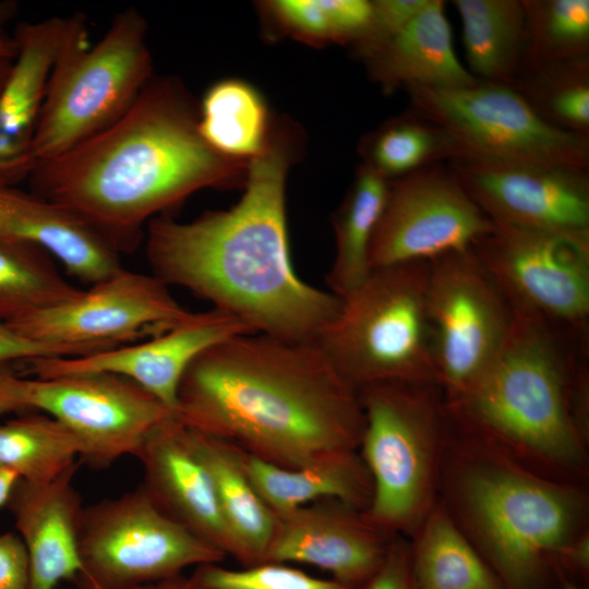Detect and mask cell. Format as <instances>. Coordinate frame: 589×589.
I'll list each match as a JSON object with an SVG mask.
<instances>
[{
  "label": "cell",
  "instance_id": "27",
  "mask_svg": "<svg viewBox=\"0 0 589 589\" xmlns=\"http://www.w3.org/2000/svg\"><path fill=\"white\" fill-rule=\"evenodd\" d=\"M411 537L409 557L418 589H504L440 500Z\"/></svg>",
  "mask_w": 589,
  "mask_h": 589
},
{
  "label": "cell",
  "instance_id": "14",
  "mask_svg": "<svg viewBox=\"0 0 589 589\" xmlns=\"http://www.w3.org/2000/svg\"><path fill=\"white\" fill-rule=\"evenodd\" d=\"M24 402L63 424L94 468L135 456L152 430L175 416L141 385L109 372L25 378Z\"/></svg>",
  "mask_w": 589,
  "mask_h": 589
},
{
  "label": "cell",
  "instance_id": "32",
  "mask_svg": "<svg viewBox=\"0 0 589 589\" xmlns=\"http://www.w3.org/2000/svg\"><path fill=\"white\" fill-rule=\"evenodd\" d=\"M458 154L442 129L414 111L385 122L361 144L363 164L388 181Z\"/></svg>",
  "mask_w": 589,
  "mask_h": 589
},
{
  "label": "cell",
  "instance_id": "12",
  "mask_svg": "<svg viewBox=\"0 0 589 589\" xmlns=\"http://www.w3.org/2000/svg\"><path fill=\"white\" fill-rule=\"evenodd\" d=\"M426 309L437 383L448 400L492 362L515 315L472 248L429 261Z\"/></svg>",
  "mask_w": 589,
  "mask_h": 589
},
{
  "label": "cell",
  "instance_id": "16",
  "mask_svg": "<svg viewBox=\"0 0 589 589\" xmlns=\"http://www.w3.org/2000/svg\"><path fill=\"white\" fill-rule=\"evenodd\" d=\"M447 165L470 199L496 226L589 232L588 169L465 156L452 158Z\"/></svg>",
  "mask_w": 589,
  "mask_h": 589
},
{
  "label": "cell",
  "instance_id": "19",
  "mask_svg": "<svg viewBox=\"0 0 589 589\" xmlns=\"http://www.w3.org/2000/svg\"><path fill=\"white\" fill-rule=\"evenodd\" d=\"M17 52L0 91V183L27 180L33 142L51 71L61 53L87 34L83 13L21 22L13 29Z\"/></svg>",
  "mask_w": 589,
  "mask_h": 589
},
{
  "label": "cell",
  "instance_id": "8",
  "mask_svg": "<svg viewBox=\"0 0 589 589\" xmlns=\"http://www.w3.org/2000/svg\"><path fill=\"white\" fill-rule=\"evenodd\" d=\"M147 34L144 15L128 7L95 44L86 34L61 53L33 142L35 166L81 145L128 112L154 76Z\"/></svg>",
  "mask_w": 589,
  "mask_h": 589
},
{
  "label": "cell",
  "instance_id": "31",
  "mask_svg": "<svg viewBox=\"0 0 589 589\" xmlns=\"http://www.w3.org/2000/svg\"><path fill=\"white\" fill-rule=\"evenodd\" d=\"M81 455L77 438L44 412H26L0 423V466L14 471L23 481L49 482Z\"/></svg>",
  "mask_w": 589,
  "mask_h": 589
},
{
  "label": "cell",
  "instance_id": "33",
  "mask_svg": "<svg viewBox=\"0 0 589 589\" xmlns=\"http://www.w3.org/2000/svg\"><path fill=\"white\" fill-rule=\"evenodd\" d=\"M512 86L552 125L589 136V56L522 71Z\"/></svg>",
  "mask_w": 589,
  "mask_h": 589
},
{
  "label": "cell",
  "instance_id": "45",
  "mask_svg": "<svg viewBox=\"0 0 589 589\" xmlns=\"http://www.w3.org/2000/svg\"><path fill=\"white\" fill-rule=\"evenodd\" d=\"M127 589H187L185 575L166 580L139 585Z\"/></svg>",
  "mask_w": 589,
  "mask_h": 589
},
{
  "label": "cell",
  "instance_id": "15",
  "mask_svg": "<svg viewBox=\"0 0 589 589\" xmlns=\"http://www.w3.org/2000/svg\"><path fill=\"white\" fill-rule=\"evenodd\" d=\"M494 227L449 166L434 164L389 181L370 247V268L470 249Z\"/></svg>",
  "mask_w": 589,
  "mask_h": 589
},
{
  "label": "cell",
  "instance_id": "17",
  "mask_svg": "<svg viewBox=\"0 0 589 589\" xmlns=\"http://www.w3.org/2000/svg\"><path fill=\"white\" fill-rule=\"evenodd\" d=\"M252 333L255 332L242 320L212 308L191 312L180 324L141 342L81 357L35 358L26 362L35 378L82 372H109L128 377L175 414L179 383L190 363L217 342Z\"/></svg>",
  "mask_w": 589,
  "mask_h": 589
},
{
  "label": "cell",
  "instance_id": "30",
  "mask_svg": "<svg viewBox=\"0 0 589 589\" xmlns=\"http://www.w3.org/2000/svg\"><path fill=\"white\" fill-rule=\"evenodd\" d=\"M55 257L27 242L0 240V321L10 323L76 298L82 290Z\"/></svg>",
  "mask_w": 589,
  "mask_h": 589
},
{
  "label": "cell",
  "instance_id": "18",
  "mask_svg": "<svg viewBox=\"0 0 589 589\" xmlns=\"http://www.w3.org/2000/svg\"><path fill=\"white\" fill-rule=\"evenodd\" d=\"M393 539L363 510L325 498L276 514L264 562L313 566L361 589L382 566Z\"/></svg>",
  "mask_w": 589,
  "mask_h": 589
},
{
  "label": "cell",
  "instance_id": "23",
  "mask_svg": "<svg viewBox=\"0 0 589 589\" xmlns=\"http://www.w3.org/2000/svg\"><path fill=\"white\" fill-rule=\"evenodd\" d=\"M372 79L396 88H453L478 81L459 61L445 2H429L390 39L363 58Z\"/></svg>",
  "mask_w": 589,
  "mask_h": 589
},
{
  "label": "cell",
  "instance_id": "25",
  "mask_svg": "<svg viewBox=\"0 0 589 589\" xmlns=\"http://www.w3.org/2000/svg\"><path fill=\"white\" fill-rule=\"evenodd\" d=\"M190 429V428H189ZM191 430L194 447L207 468L231 541V557L240 566L264 562L276 514L260 496L240 458L238 447Z\"/></svg>",
  "mask_w": 589,
  "mask_h": 589
},
{
  "label": "cell",
  "instance_id": "2",
  "mask_svg": "<svg viewBox=\"0 0 589 589\" xmlns=\"http://www.w3.org/2000/svg\"><path fill=\"white\" fill-rule=\"evenodd\" d=\"M175 417L264 461L301 467L358 452V390L316 342L242 334L202 351L179 383Z\"/></svg>",
  "mask_w": 589,
  "mask_h": 589
},
{
  "label": "cell",
  "instance_id": "40",
  "mask_svg": "<svg viewBox=\"0 0 589 589\" xmlns=\"http://www.w3.org/2000/svg\"><path fill=\"white\" fill-rule=\"evenodd\" d=\"M71 357L61 347L28 339L17 334L8 323L0 321V361H27L35 358Z\"/></svg>",
  "mask_w": 589,
  "mask_h": 589
},
{
  "label": "cell",
  "instance_id": "28",
  "mask_svg": "<svg viewBox=\"0 0 589 589\" xmlns=\"http://www.w3.org/2000/svg\"><path fill=\"white\" fill-rule=\"evenodd\" d=\"M389 181L362 164L333 217L336 251L326 276L328 291L340 300L369 276L370 247L386 204Z\"/></svg>",
  "mask_w": 589,
  "mask_h": 589
},
{
  "label": "cell",
  "instance_id": "6",
  "mask_svg": "<svg viewBox=\"0 0 589 589\" xmlns=\"http://www.w3.org/2000/svg\"><path fill=\"white\" fill-rule=\"evenodd\" d=\"M364 429L358 453L372 481L366 518L385 533L411 536L438 500L450 432L436 383L381 382L358 389Z\"/></svg>",
  "mask_w": 589,
  "mask_h": 589
},
{
  "label": "cell",
  "instance_id": "4",
  "mask_svg": "<svg viewBox=\"0 0 589 589\" xmlns=\"http://www.w3.org/2000/svg\"><path fill=\"white\" fill-rule=\"evenodd\" d=\"M588 347L515 316L488 368L445 400L454 429L522 467L576 483L586 469Z\"/></svg>",
  "mask_w": 589,
  "mask_h": 589
},
{
  "label": "cell",
  "instance_id": "44",
  "mask_svg": "<svg viewBox=\"0 0 589 589\" xmlns=\"http://www.w3.org/2000/svg\"><path fill=\"white\" fill-rule=\"evenodd\" d=\"M19 480L20 478L14 471L0 466V507L8 504Z\"/></svg>",
  "mask_w": 589,
  "mask_h": 589
},
{
  "label": "cell",
  "instance_id": "46",
  "mask_svg": "<svg viewBox=\"0 0 589 589\" xmlns=\"http://www.w3.org/2000/svg\"><path fill=\"white\" fill-rule=\"evenodd\" d=\"M12 61L11 59H1L0 58V91L7 80V76L9 74V71L11 69V64H12Z\"/></svg>",
  "mask_w": 589,
  "mask_h": 589
},
{
  "label": "cell",
  "instance_id": "13",
  "mask_svg": "<svg viewBox=\"0 0 589 589\" xmlns=\"http://www.w3.org/2000/svg\"><path fill=\"white\" fill-rule=\"evenodd\" d=\"M190 314L160 279L122 267L68 302L8 324L28 339L81 357L160 335Z\"/></svg>",
  "mask_w": 589,
  "mask_h": 589
},
{
  "label": "cell",
  "instance_id": "5",
  "mask_svg": "<svg viewBox=\"0 0 589 589\" xmlns=\"http://www.w3.org/2000/svg\"><path fill=\"white\" fill-rule=\"evenodd\" d=\"M438 500L504 589H558L561 551L585 530L577 483L550 479L453 428Z\"/></svg>",
  "mask_w": 589,
  "mask_h": 589
},
{
  "label": "cell",
  "instance_id": "37",
  "mask_svg": "<svg viewBox=\"0 0 589 589\" xmlns=\"http://www.w3.org/2000/svg\"><path fill=\"white\" fill-rule=\"evenodd\" d=\"M429 0H375L372 16L364 34L353 44L359 57L370 52L395 36Z\"/></svg>",
  "mask_w": 589,
  "mask_h": 589
},
{
  "label": "cell",
  "instance_id": "24",
  "mask_svg": "<svg viewBox=\"0 0 589 589\" xmlns=\"http://www.w3.org/2000/svg\"><path fill=\"white\" fill-rule=\"evenodd\" d=\"M239 450L247 474L275 514L325 498L339 500L363 512L370 504L372 481L358 452L286 468Z\"/></svg>",
  "mask_w": 589,
  "mask_h": 589
},
{
  "label": "cell",
  "instance_id": "38",
  "mask_svg": "<svg viewBox=\"0 0 589 589\" xmlns=\"http://www.w3.org/2000/svg\"><path fill=\"white\" fill-rule=\"evenodd\" d=\"M361 589H418L410 565L409 545L394 537L375 575Z\"/></svg>",
  "mask_w": 589,
  "mask_h": 589
},
{
  "label": "cell",
  "instance_id": "20",
  "mask_svg": "<svg viewBox=\"0 0 589 589\" xmlns=\"http://www.w3.org/2000/svg\"><path fill=\"white\" fill-rule=\"evenodd\" d=\"M144 472L142 486L171 519L231 555L211 474L199 456L191 430L175 416L147 435L135 454Z\"/></svg>",
  "mask_w": 589,
  "mask_h": 589
},
{
  "label": "cell",
  "instance_id": "34",
  "mask_svg": "<svg viewBox=\"0 0 589 589\" xmlns=\"http://www.w3.org/2000/svg\"><path fill=\"white\" fill-rule=\"evenodd\" d=\"M522 4L526 45L521 72L588 56V0H522Z\"/></svg>",
  "mask_w": 589,
  "mask_h": 589
},
{
  "label": "cell",
  "instance_id": "26",
  "mask_svg": "<svg viewBox=\"0 0 589 589\" xmlns=\"http://www.w3.org/2000/svg\"><path fill=\"white\" fill-rule=\"evenodd\" d=\"M461 22L468 71L480 82L512 86L522 69V0H454Z\"/></svg>",
  "mask_w": 589,
  "mask_h": 589
},
{
  "label": "cell",
  "instance_id": "9",
  "mask_svg": "<svg viewBox=\"0 0 589 589\" xmlns=\"http://www.w3.org/2000/svg\"><path fill=\"white\" fill-rule=\"evenodd\" d=\"M79 556V589H127L227 557L166 515L142 484L83 508Z\"/></svg>",
  "mask_w": 589,
  "mask_h": 589
},
{
  "label": "cell",
  "instance_id": "39",
  "mask_svg": "<svg viewBox=\"0 0 589 589\" xmlns=\"http://www.w3.org/2000/svg\"><path fill=\"white\" fill-rule=\"evenodd\" d=\"M26 548L19 534H0V589H28Z\"/></svg>",
  "mask_w": 589,
  "mask_h": 589
},
{
  "label": "cell",
  "instance_id": "42",
  "mask_svg": "<svg viewBox=\"0 0 589 589\" xmlns=\"http://www.w3.org/2000/svg\"><path fill=\"white\" fill-rule=\"evenodd\" d=\"M557 566L564 577L567 572L581 575L584 578L588 576L589 532L587 529L582 530L561 551Z\"/></svg>",
  "mask_w": 589,
  "mask_h": 589
},
{
  "label": "cell",
  "instance_id": "36",
  "mask_svg": "<svg viewBox=\"0 0 589 589\" xmlns=\"http://www.w3.org/2000/svg\"><path fill=\"white\" fill-rule=\"evenodd\" d=\"M187 589H352L313 576L294 565L263 562L230 568L221 563L196 566L185 576Z\"/></svg>",
  "mask_w": 589,
  "mask_h": 589
},
{
  "label": "cell",
  "instance_id": "47",
  "mask_svg": "<svg viewBox=\"0 0 589 589\" xmlns=\"http://www.w3.org/2000/svg\"><path fill=\"white\" fill-rule=\"evenodd\" d=\"M560 589H586L585 587H580V586H577L573 582H569L566 580L563 581L562 586Z\"/></svg>",
  "mask_w": 589,
  "mask_h": 589
},
{
  "label": "cell",
  "instance_id": "29",
  "mask_svg": "<svg viewBox=\"0 0 589 589\" xmlns=\"http://www.w3.org/2000/svg\"><path fill=\"white\" fill-rule=\"evenodd\" d=\"M199 131L217 154L249 161L264 152L269 139L264 100L251 85L242 81L218 82L208 88L202 99Z\"/></svg>",
  "mask_w": 589,
  "mask_h": 589
},
{
  "label": "cell",
  "instance_id": "10",
  "mask_svg": "<svg viewBox=\"0 0 589 589\" xmlns=\"http://www.w3.org/2000/svg\"><path fill=\"white\" fill-rule=\"evenodd\" d=\"M472 250L515 316L588 347L589 232L495 225Z\"/></svg>",
  "mask_w": 589,
  "mask_h": 589
},
{
  "label": "cell",
  "instance_id": "43",
  "mask_svg": "<svg viewBox=\"0 0 589 589\" xmlns=\"http://www.w3.org/2000/svg\"><path fill=\"white\" fill-rule=\"evenodd\" d=\"M19 4L15 0H0V58L13 60L17 52L16 40L11 23L17 15Z\"/></svg>",
  "mask_w": 589,
  "mask_h": 589
},
{
  "label": "cell",
  "instance_id": "35",
  "mask_svg": "<svg viewBox=\"0 0 589 589\" xmlns=\"http://www.w3.org/2000/svg\"><path fill=\"white\" fill-rule=\"evenodd\" d=\"M288 33L310 41L352 45L364 34L372 16L368 0H278L266 4Z\"/></svg>",
  "mask_w": 589,
  "mask_h": 589
},
{
  "label": "cell",
  "instance_id": "1",
  "mask_svg": "<svg viewBox=\"0 0 589 589\" xmlns=\"http://www.w3.org/2000/svg\"><path fill=\"white\" fill-rule=\"evenodd\" d=\"M286 135L271 132L264 152L249 160L236 205L187 223L153 218L144 231L145 252L152 275L237 316L255 333L316 342L341 300L304 283L292 268L286 219L292 152Z\"/></svg>",
  "mask_w": 589,
  "mask_h": 589
},
{
  "label": "cell",
  "instance_id": "21",
  "mask_svg": "<svg viewBox=\"0 0 589 589\" xmlns=\"http://www.w3.org/2000/svg\"><path fill=\"white\" fill-rule=\"evenodd\" d=\"M76 461L45 483L19 480L8 506L28 556V589H56L80 572L79 527L83 505L74 486Z\"/></svg>",
  "mask_w": 589,
  "mask_h": 589
},
{
  "label": "cell",
  "instance_id": "7",
  "mask_svg": "<svg viewBox=\"0 0 589 589\" xmlns=\"http://www.w3.org/2000/svg\"><path fill=\"white\" fill-rule=\"evenodd\" d=\"M428 274L429 261L378 267L341 299L316 344L357 390L381 382L438 384Z\"/></svg>",
  "mask_w": 589,
  "mask_h": 589
},
{
  "label": "cell",
  "instance_id": "22",
  "mask_svg": "<svg viewBox=\"0 0 589 589\" xmlns=\"http://www.w3.org/2000/svg\"><path fill=\"white\" fill-rule=\"evenodd\" d=\"M0 240L45 249L70 276L89 286L122 268L121 253L98 231L17 185L0 183Z\"/></svg>",
  "mask_w": 589,
  "mask_h": 589
},
{
  "label": "cell",
  "instance_id": "11",
  "mask_svg": "<svg viewBox=\"0 0 589 589\" xmlns=\"http://www.w3.org/2000/svg\"><path fill=\"white\" fill-rule=\"evenodd\" d=\"M405 91L412 111L452 139L459 153L457 157L518 165L589 167V136L552 125L513 86L478 82L464 87Z\"/></svg>",
  "mask_w": 589,
  "mask_h": 589
},
{
  "label": "cell",
  "instance_id": "41",
  "mask_svg": "<svg viewBox=\"0 0 589 589\" xmlns=\"http://www.w3.org/2000/svg\"><path fill=\"white\" fill-rule=\"evenodd\" d=\"M14 362L0 361V416L28 410L24 402V380Z\"/></svg>",
  "mask_w": 589,
  "mask_h": 589
},
{
  "label": "cell",
  "instance_id": "3",
  "mask_svg": "<svg viewBox=\"0 0 589 589\" xmlns=\"http://www.w3.org/2000/svg\"><path fill=\"white\" fill-rule=\"evenodd\" d=\"M249 161L212 149L199 109L173 77H155L116 123L35 166L31 191L67 209L120 253L134 250L155 215L206 188L244 185Z\"/></svg>",
  "mask_w": 589,
  "mask_h": 589
}]
</instances>
